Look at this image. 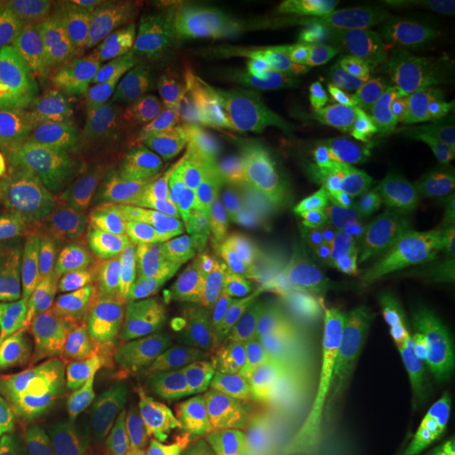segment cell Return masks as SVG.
<instances>
[{
	"label": "cell",
	"instance_id": "f35d334b",
	"mask_svg": "<svg viewBox=\"0 0 455 455\" xmlns=\"http://www.w3.org/2000/svg\"><path fill=\"white\" fill-rule=\"evenodd\" d=\"M363 325L346 342L338 358V402L349 411H355L361 393L374 376L368 359V346Z\"/></svg>",
	"mask_w": 455,
	"mask_h": 455
},
{
	"label": "cell",
	"instance_id": "d590c367",
	"mask_svg": "<svg viewBox=\"0 0 455 455\" xmlns=\"http://www.w3.org/2000/svg\"><path fill=\"white\" fill-rule=\"evenodd\" d=\"M150 101L152 100L135 75L105 92L97 101L92 103L93 132L98 144L105 135L115 131L122 132L135 124L146 112Z\"/></svg>",
	"mask_w": 455,
	"mask_h": 455
},
{
	"label": "cell",
	"instance_id": "b9f144b4",
	"mask_svg": "<svg viewBox=\"0 0 455 455\" xmlns=\"http://www.w3.org/2000/svg\"><path fill=\"white\" fill-rule=\"evenodd\" d=\"M366 447L371 455H420L419 428L388 419Z\"/></svg>",
	"mask_w": 455,
	"mask_h": 455
},
{
	"label": "cell",
	"instance_id": "ab89813d",
	"mask_svg": "<svg viewBox=\"0 0 455 455\" xmlns=\"http://www.w3.org/2000/svg\"><path fill=\"white\" fill-rule=\"evenodd\" d=\"M420 455H455V428L440 400V390L423 408L419 422Z\"/></svg>",
	"mask_w": 455,
	"mask_h": 455
},
{
	"label": "cell",
	"instance_id": "f6af8a7d",
	"mask_svg": "<svg viewBox=\"0 0 455 455\" xmlns=\"http://www.w3.org/2000/svg\"><path fill=\"white\" fill-rule=\"evenodd\" d=\"M428 180L439 197L440 206L445 212V218L451 225L455 238V180H439L432 176H428Z\"/></svg>",
	"mask_w": 455,
	"mask_h": 455
},
{
	"label": "cell",
	"instance_id": "f5cc1de1",
	"mask_svg": "<svg viewBox=\"0 0 455 455\" xmlns=\"http://www.w3.org/2000/svg\"><path fill=\"white\" fill-rule=\"evenodd\" d=\"M0 12H2V4H0Z\"/></svg>",
	"mask_w": 455,
	"mask_h": 455
},
{
	"label": "cell",
	"instance_id": "8d00e7d4",
	"mask_svg": "<svg viewBox=\"0 0 455 455\" xmlns=\"http://www.w3.org/2000/svg\"><path fill=\"white\" fill-rule=\"evenodd\" d=\"M353 221L358 228L359 238L370 243V246L408 251L405 233L374 180L373 186L361 201L358 212L353 216Z\"/></svg>",
	"mask_w": 455,
	"mask_h": 455
},
{
	"label": "cell",
	"instance_id": "d6986e66",
	"mask_svg": "<svg viewBox=\"0 0 455 455\" xmlns=\"http://www.w3.org/2000/svg\"><path fill=\"white\" fill-rule=\"evenodd\" d=\"M272 78V51L261 46L221 66L203 83L184 110L203 127L243 114L261 103Z\"/></svg>",
	"mask_w": 455,
	"mask_h": 455
},
{
	"label": "cell",
	"instance_id": "d4e9b609",
	"mask_svg": "<svg viewBox=\"0 0 455 455\" xmlns=\"http://www.w3.org/2000/svg\"><path fill=\"white\" fill-rule=\"evenodd\" d=\"M363 325L368 359L374 376L391 381L405 361L413 339L434 324L419 323L410 317L390 295L376 287L371 309Z\"/></svg>",
	"mask_w": 455,
	"mask_h": 455
},
{
	"label": "cell",
	"instance_id": "7c38bea8",
	"mask_svg": "<svg viewBox=\"0 0 455 455\" xmlns=\"http://www.w3.org/2000/svg\"><path fill=\"white\" fill-rule=\"evenodd\" d=\"M24 92L48 116L69 152L84 157L97 150L92 100L76 48L48 51Z\"/></svg>",
	"mask_w": 455,
	"mask_h": 455
},
{
	"label": "cell",
	"instance_id": "83f0119b",
	"mask_svg": "<svg viewBox=\"0 0 455 455\" xmlns=\"http://www.w3.org/2000/svg\"><path fill=\"white\" fill-rule=\"evenodd\" d=\"M253 442L231 407L206 408L180 427V455H253Z\"/></svg>",
	"mask_w": 455,
	"mask_h": 455
},
{
	"label": "cell",
	"instance_id": "4fadbf2b",
	"mask_svg": "<svg viewBox=\"0 0 455 455\" xmlns=\"http://www.w3.org/2000/svg\"><path fill=\"white\" fill-rule=\"evenodd\" d=\"M66 257L51 218L0 220V293L17 307L48 289Z\"/></svg>",
	"mask_w": 455,
	"mask_h": 455
},
{
	"label": "cell",
	"instance_id": "484cf974",
	"mask_svg": "<svg viewBox=\"0 0 455 455\" xmlns=\"http://www.w3.org/2000/svg\"><path fill=\"white\" fill-rule=\"evenodd\" d=\"M376 275V287L419 323L432 324V314L439 306V289L422 267L390 248L368 246L364 250Z\"/></svg>",
	"mask_w": 455,
	"mask_h": 455
},
{
	"label": "cell",
	"instance_id": "cb8c5ba5",
	"mask_svg": "<svg viewBox=\"0 0 455 455\" xmlns=\"http://www.w3.org/2000/svg\"><path fill=\"white\" fill-rule=\"evenodd\" d=\"M432 327L413 339L407 358L390 381L391 419L410 423L415 428H419L423 408L439 393L442 378L451 368Z\"/></svg>",
	"mask_w": 455,
	"mask_h": 455
},
{
	"label": "cell",
	"instance_id": "6da1fadb",
	"mask_svg": "<svg viewBox=\"0 0 455 455\" xmlns=\"http://www.w3.org/2000/svg\"><path fill=\"white\" fill-rule=\"evenodd\" d=\"M4 405L19 425L68 455L80 452L114 411V398L82 359L60 342L26 334L0 361Z\"/></svg>",
	"mask_w": 455,
	"mask_h": 455
},
{
	"label": "cell",
	"instance_id": "836d02e7",
	"mask_svg": "<svg viewBox=\"0 0 455 455\" xmlns=\"http://www.w3.org/2000/svg\"><path fill=\"white\" fill-rule=\"evenodd\" d=\"M364 321H366V314L359 319L358 323L346 329L341 336L323 353L315 355L312 351L309 358L295 370L287 387L278 396L309 398V400H324V402L338 400V358L346 342L353 338V334L364 324Z\"/></svg>",
	"mask_w": 455,
	"mask_h": 455
},
{
	"label": "cell",
	"instance_id": "9a60e30c",
	"mask_svg": "<svg viewBox=\"0 0 455 455\" xmlns=\"http://www.w3.org/2000/svg\"><path fill=\"white\" fill-rule=\"evenodd\" d=\"M210 347L212 339L201 332L165 346L120 391L114 405L116 403L120 410L137 411L157 423L174 419Z\"/></svg>",
	"mask_w": 455,
	"mask_h": 455
},
{
	"label": "cell",
	"instance_id": "816d5d0a",
	"mask_svg": "<svg viewBox=\"0 0 455 455\" xmlns=\"http://www.w3.org/2000/svg\"><path fill=\"white\" fill-rule=\"evenodd\" d=\"M4 403V385H2V376H0V405Z\"/></svg>",
	"mask_w": 455,
	"mask_h": 455
},
{
	"label": "cell",
	"instance_id": "60d3db41",
	"mask_svg": "<svg viewBox=\"0 0 455 455\" xmlns=\"http://www.w3.org/2000/svg\"><path fill=\"white\" fill-rule=\"evenodd\" d=\"M393 395L390 381L373 376L359 396L358 405L353 415L358 422L359 430L366 440V445L376 437L381 427L391 419Z\"/></svg>",
	"mask_w": 455,
	"mask_h": 455
},
{
	"label": "cell",
	"instance_id": "5b68a950",
	"mask_svg": "<svg viewBox=\"0 0 455 455\" xmlns=\"http://www.w3.org/2000/svg\"><path fill=\"white\" fill-rule=\"evenodd\" d=\"M355 76L342 19L283 34L263 103L270 112L315 116L331 108Z\"/></svg>",
	"mask_w": 455,
	"mask_h": 455
},
{
	"label": "cell",
	"instance_id": "e575fe53",
	"mask_svg": "<svg viewBox=\"0 0 455 455\" xmlns=\"http://www.w3.org/2000/svg\"><path fill=\"white\" fill-rule=\"evenodd\" d=\"M76 54L92 103L115 84L133 76L125 51L114 36L105 31L76 48Z\"/></svg>",
	"mask_w": 455,
	"mask_h": 455
},
{
	"label": "cell",
	"instance_id": "ee69618b",
	"mask_svg": "<svg viewBox=\"0 0 455 455\" xmlns=\"http://www.w3.org/2000/svg\"><path fill=\"white\" fill-rule=\"evenodd\" d=\"M147 7L159 14V16L165 17L176 24H180L184 28V24L195 16L197 11H201L208 2H199V0H150V2H144Z\"/></svg>",
	"mask_w": 455,
	"mask_h": 455
},
{
	"label": "cell",
	"instance_id": "d6a6232c",
	"mask_svg": "<svg viewBox=\"0 0 455 455\" xmlns=\"http://www.w3.org/2000/svg\"><path fill=\"white\" fill-rule=\"evenodd\" d=\"M46 52L20 20L0 12V98L26 90Z\"/></svg>",
	"mask_w": 455,
	"mask_h": 455
},
{
	"label": "cell",
	"instance_id": "ac0fdd59",
	"mask_svg": "<svg viewBox=\"0 0 455 455\" xmlns=\"http://www.w3.org/2000/svg\"><path fill=\"white\" fill-rule=\"evenodd\" d=\"M304 176L302 142L295 132L278 129L260 139L233 172L225 203L261 206L291 191Z\"/></svg>",
	"mask_w": 455,
	"mask_h": 455
},
{
	"label": "cell",
	"instance_id": "e0dca14e",
	"mask_svg": "<svg viewBox=\"0 0 455 455\" xmlns=\"http://www.w3.org/2000/svg\"><path fill=\"white\" fill-rule=\"evenodd\" d=\"M310 353L287 361H251L235 346H221L204 368L201 393L214 405L265 410Z\"/></svg>",
	"mask_w": 455,
	"mask_h": 455
},
{
	"label": "cell",
	"instance_id": "603a6c76",
	"mask_svg": "<svg viewBox=\"0 0 455 455\" xmlns=\"http://www.w3.org/2000/svg\"><path fill=\"white\" fill-rule=\"evenodd\" d=\"M253 443H285L306 455H368L356 437L331 430L321 423L293 419L265 410L231 408Z\"/></svg>",
	"mask_w": 455,
	"mask_h": 455
},
{
	"label": "cell",
	"instance_id": "c3c4849f",
	"mask_svg": "<svg viewBox=\"0 0 455 455\" xmlns=\"http://www.w3.org/2000/svg\"><path fill=\"white\" fill-rule=\"evenodd\" d=\"M12 339H14V336H12L11 317L0 302V356L9 353V349L12 346Z\"/></svg>",
	"mask_w": 455,
	"mask_h": 455
},
{
	"label": "cell",
	"instance_id": "5bb4252c",
	"mask_svg": "<svg viewBox=\"0 0 455 455\" xmlns=\"http://www.w3.org/2000/svg\"><path fill=\"white\" fill-rule=\"evenodd\" d=\"M161 265L146 248L84 246L66 257L52 283L133 302L156 292Z\"/></svg>",
	"mask_w": 455,
	"mask_h": 455
},
{
	"label": "cell",
	"instance_id": "ffe728a7",
	"mask_svg": "<svg viewBox=\"0 0 455 455\" xmlns=\"http://www.w3.org/2000/svg\"><path fill=\"white\" fill-rule=\"evenodd\" d=\"M376 285L373 267L364 251H351L338 260L291 278L285 287L336 321L358 309Z\"/></svg>",
	"mask_w": 455,
	"mask_h": 455
},
{
	"label": "cell",
	"instance_id": "bcb514c9",
	"mask_svg": "<svg viewBox=\"0 0 455 455\" xmlns=\"http://www.w3.org/2000/svg\"><path fill=\"white\" fill-rule=\"evenodd\" d=\"M434 336L449 366L455 368V314L434 325Z\"/></svg>",
	"mask_w": 455,
	"mask_h": 455
},
{
	"label": "cell",
	"instance_id": "52a82bcc",
	"mask_svg": "<svg viewBox=\"0 0 455 455\" xmlns=\"http://www.w3.org/2000/svg\"><path fill=\"white\" fill-rule=\"evenodd\" d=\"M243 229L242 214L228 208L227 203L176 220L156 291L196 289L235 275L248 246Z\"/></svg>",
	"mask_w": 455,
	"mask_h": 455
},
{
	"label": "cell",
	"instance_id": "f546056e",
	"mask_svg": "<svg viewBox=\"0 0 455 455\" xmlns=\"http://www.w3.org/2000/svg\"><path fill=\"white\" fill-rule=\"evenodd\" d=\"M358 228L353 218L329 216L323 227L314 231L306 242L291 248L276 267L275 283H287L302 272L338 260L358 243Z\"/></svg>",
	"mask_w": 455,
	"mask_h": 455
},
{
	"label": "cell",
	"instance_id": "8992f818",
	"mask_svg": "<svg viewBox=\"0 0 455 455\" xmlns=\"http://www.w3.org/2000/svg\"><path fill=\"white\" fill-rule=\"evenodd\" d=\"M278 5L267 2H208L180 36V65L171 95L199 88L221 66L248 48L263 44L274 31Z\"/></svg>",
	"mask_w": 455,
	"mask_h": 455
},
{
	"label": "cell",
	"instance_id": "7bdbcfd3",
	"mask_svg": "<svg viewBox=\"0 0 455 455\" xmlns=\"http://www.w3.org/2000/svg\"><path fill=\"white\" fill-rule=\"evenodd\" d=\"M0 455H68L41 432L24 427H0Z\"/></svg>",
	"mask_w": 455,
	"mask_h": 455
},
{
	"label": "cell",
	"instance_id": "7dc6e473",
	"mask_svg": "<svg viewBox=\"0 0 455 455\" xmlns=\"http://www.w3.org/2000/svg\"><path fill=\"white\" fill-rule=\"evenodd\" d=\"M442 403L447 410L451 420L454 423L455 428V368L451 373L445 376V381H443V388H442Z\"/></svg>",
	"mask_w": 455,
	"mask_h": 455
},
{
	"label": "cell",
	"instance_id": "4316f807",
	"mask_svg": "<svg viewBox=\"0 0 455 455\" xmlns=\"http://www.w3.org/2000/svg\"><path fill=\"white\" fill-rule=\"evenodd\" d=\"M174 440L163 423L137 411H112L108 420L84 442L86 455H172Z\"/></svg>",
	"mask_w": 455,
	"mask_h": 455
},
{
	"label": "cell",
	"instance_id": "ba28073f",
	"mask_svg": "<svg viewBox=\"0 0 455 455\" xmlns=\"http://www.w3.org/2000/svg\"><path fill=\"white\" fill-rule=\"evenodd\" d=\"M201 133L203 127L186 112L137 120L105 148V169L129 189H167L178 180Z\"/></svg>",
	"mask_w": 455,
	"mask_h": 455
},
{
	"label": "cell",
	"instance_id": "4dcf8cb0",
	"mask_svg": "<svg viewBox=\"0 0 455 455\" xmlns=\"http://www.w3.org/2000/svg\"><path fill=\"white\" fill-rule=\"evenodd\" d=\"M272 125L274 116L263 101L243 114L228 116L216 127L201 133L184 167L214 163L236 148L246 150L253 142L263 139Z\"/></svg>",
	"mask_w": 455,
	"mask_h": 455
},
{
	"label": "cell",
	"instance_id": "44dd1931",
	"mask_svg": "<svg viewBox=\"0 0 455 455\" xmlns=\"http://www.w3.org/2000/svg\"><path fill=\"white\" fill-rule=\"evenodd\" d=\"M2 12L16 17L51 49L80 48L101 31L105 4L97 0H22L2 4Z\"/></svg>",
	"mask_w": 455,
	"mask_h": 455
},
{
	"label": "cell",
	"instance_id": "9c48e42d",
	"mask_svg": "<svg viewBox=\"0 0 455 455\" xmlns=\"http://www.w3.org/2000/svg\"><path fill=\"white\" fill-rule=\"evenodd\" d=\"M370 169L407 238L408 251L455 257V238L428 176L373 139Z\"/></svg>",
	"mask_w": 455,
	"mask_h": 455
},
{
	"label": "cell",
	"instance_id": "3957f363",
	"mask_svg": "<svg viewBox=\"0 0 455 455\" xmlns=\"http://www.w3.org/2000/svg\"><path fill=\"white\" fill-rule=\"evenodd\" d=\"M76 180L69 150L33 98H0V220L56 216Z\"/></svg>",
	"mask_w": 455,
	"mask_h": 455
},
{
	"label": "cell",
	"instance_id": "74e56055",
	"mask_svg": "<svg viewBox=\"0 0 455 455\" xmlns=\"http://www.w3.org/2000/svg\"><path fill=\"white\" fill-rule=\"evenodd\" d=\"M265 411H272L285 417H299L310 422L321 423L331 430L347 434L351 437L358 439L361 435L358 422L347 408L342 407L338 400H309V398H289V396H278Z\"/></svg>",
	"mask_w": 455,
	"mask_h": 455
},
{
	"label": "cell",
	"instance_id": "f1b7e54d",
	"mask_svg": "<svg viewBox=\"0 0 455 455\" xmlns=\"http://www.w3.org/2000/svg\"><path fill=\"white\" fill-rule=\"evenodd\" d=\"M315 180L324 196L331 216L353 218L361 201L373 186L370 167L361 164L342 148H327L315 165Z\"/></svg>",
	"mask_w": 455,
	"mask_h": 455
},
{
	"label": "cell",
	"instance_id": "30bf717a",
	"mask_svg": "<svg viewBox=\"0 0 455 455\" xmlns=\"http://www.w3.org/2000/svg\"><path fill=\"white\" fill-rule=\"evenodd\" d=\"M52 220L68 255L84 246L144 248L147 220L131 189L114 180H97L75 193Z\"/></svg>",
	"mask_w": 455,
	"mask_h": 455
},
{
	"label": "cell",
	"instance_id": "7a4b0ae2",
	"mask_svg": "<svg viewBox=\"0 0 455 455\" xmlns=\"http://www.w3.org/2000/svg\"><path fill=\"white\" fill-rule=\"evenodd\" d=\"M19 323L63 344L105 387L122 383L159 341V327L133 302L54 283L19 307Z\"/></svg>",
	"mask_w": 455,
	"mask_h": 455
},
{
	"label": "cell",
	"instance_id": "2e32d148",
	"mask_svg": "<svg viewBox=\"0 0 455 455\" xmlns=\"http://www.w3.org/2000/svg\"><path fill=\"white\" fill-rule=\"evenodd\" d=\"M324 331L317 310L292 293H278L250 310L235 347L251 361H287L310 353Z\"/></svg>",
	"mask_w": 455,
	"mask_h": 455
},
{
	"label": "cell",
	"instance_id": "8fae6325",
	"mask_svg": "<svg viewBox=\"0 0 455 455\" xmlns=\"http://www.w3.org/2000/svg\"><path fill=\"white\" fill-rule=\"evenodd\" d=\"M125 51L135 78L150 100L172 92L180 65L182 26L152 12L144 2L112 4L101 29Z\"/></svg>",
	"mask_w": 455,
	"mask_h": 455
},
{
	"label": "cell",
	"instance_id": "681fc988",
	"mask_svg": "<svg viewBox=\"0 0 455 455\" xmlns=\"http://www.w3.org/2000/svg\"><path fill=\"white\" fill-rule=\"evenodd\" d=\"M253 455H306L302 451L285 443H255Z\"/></svg>",
	"mask_w": 455,
	"mask_h": 455
},
{
	"label": "cell",
	"instance_id": "1f68e13d",
	"mask_svg": "<svg viewBox=\"0 0 455 455\" xmlns=\"http://www.w3.org/2000/svg\"><path fill=\"white\" fill-rule=\"evenodd\" d=\"M243 154L244 148H236L214 163L180 174L171 186V210L174 221L216 204V199L227 189L233 171Z\"/></svg>",
	"mask_w": 455,
	"mask_h": 455
},
{
	"label": "cell",
	"instance_id": "f907efd6",
	"mask_svg": "<svg viewBox=\"0 0 455 455\" xmlns=\"http://www.w3.org/2000/svg\"><path fill=\"white\" fill-rule=\"evenodd\" d=\"M437 103H439L440 107H442V105H443V107H451V108H452V110H455V97L440 98V100H439V101H437Z\"/></svg>",
	"mask_w": 455,
	"mask_h": 455
},
{
	"label": "cell",
	"instance_id": "7402d4cb",
	"mask_svg": "<svg viewBox=\"0 0 455 455\" xmlns=\"http://www.w3.org/2000/svg\"><path fill=\"white\" fill-rule=\"evenodd\" d=\"M325 212L315 196L291 189L261 204L244 223V242L260 251H278L306 242L323 227Z\"/></svg>",
	"mask_w": 455,
	"mask_h": 455
},
{
	"label": "cell",
	"instance_id": "277c9868",
	"mask_svg": "<svg viewBox=\"0 0 455 455\" xmlns=\"http://www.w3.org/2000/svg\"><path fill=\"white\" fill-rule=\"evenodd\" d=\"M342 22L355 76L455 75V29L439 19L356 7Z\"/></svg>",
	"mask_w": 455,
	"mask_h": 455
}]
</instances>
